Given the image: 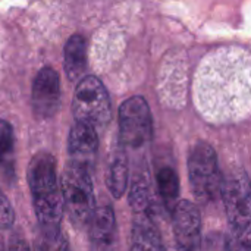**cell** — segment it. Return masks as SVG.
I'll return each instance as SVG.
<instances>
[{
	"label": "cell",
	"mask_w": 251,
	"mask_h": 251,
	"mask_svg": "<svg viewBox=\"0 0 251 251\" xmlns=\"http://www.w3.org/2000/svg\"><path fill=\"white\" fill-rule=\"evenodd\" d=\"M250 59L241 47L215 50L197 74V101L203 115L215 121L241 116L250 104Z\"/></svg>",
	"instance_id": "1"
},
{
	"label": "cell",
	"mask_w": 251,
	"mask_h": 251,
	"mask_svg": "<svg viewBox=\"0 0 251 251\" xmlns=\"http://www.w3.org/2000/svg\"><path fill=\"white\" fill-rule=\"evenodd\" d=\"M26 176L40 232L47 235L59 234L63 218V200L54 157L50 153H37L28 165Z\"/></svg>",
	"instance_id": "2"
},
{
	"label": "cell",
	"mask_w": 251,
	"mask_h": 251,
	"mask_svg": "<svg viewBox=\"0 0 251 251\" xmlns=\"http://www.w3.org/2000/svg\"><path fill=\"white\" fill-rule=\"evenodd\" d=\"M59 184L63 210L68 212L72 225L79 229L87 228L97 207L91 175L68 163Z\"/></svg>",
	"instance_id": "3"
},
{
	"label": "cell",
	"mask_w": 251,
	"mask_h": 251,
	"mask_svg": "<svg viewBox=\"0 0 251 251\" xmlns=\"http://www.w3.org/2000/svg\"><path fill=\"white\" fill-rule=\"evenodd\" d=\"M72 112L76 124L90 126L93 131H103L112 115L110 99L103 82L96 76H84L75 87Z\"/></svg>",
	"instance_id": "4"
},
{
	"label": "cell",
	"mask_w": 251,
	"mask_h": 251,
	"mask_svg": "<svg viewBox=\"0 0 251 251\" xmlns=\"http://www.w3.org/2000/svg\"><path fill=\"white\" fill-rule=\"evenodd\" d=\"M188 176L191 191L201 204H207L219 196L222 176L216 151L209 143L199 141L191 147L188 154Z\"/></svg>",
	"instance_id": "5"
},
{
	"label": "cell",
	"mask_w": 251,
	"mask_h": 251,
	"mask_svg": "<svg viewBox=\"0 0 251 251\" xmlns=\"http://www.w3.org/2000/svg\"><path fill=\"white\" fill-rule=\"evenodd\" d=\"M119 137L122 146L140 149L151 138V112L149 103L134 96L119 107Z\"/></svg>",
	"instance_id": "6"
},
{
	"label": "cell",
	"mask_w": 251,
	"mask_h": 251,
	"mask_svg": "<svg viewBox=\"0 0 251 251\" xmlns=\"http://www.w3.org/2000/svg\"><path fill=\"white\" fill-rule=\"evenodd\" d=\"M221 194L229 221V229L240 234H251L250 181L247 174L241 169L234 172L222 182Z\"/></svg>",
	"instance_id": "7"
},
{
	"label": "cell",
	"mask_w": 251,
	"mask_h": 251,
	"mask_svg": "<svg viewBox=\"0 0 251 251\" xmlns=\"http://www.w3.org/2000/svg\"><path fill=\"white\" fill-rule=\"evenodd\" d=\"M60 97L62 91L59 74L50 66L43 68L32 82L31 104L34 115L38 119L53 118L60 107Z\"/></svg>",
	"instance_id": "8"
},
{
	"label": "cell",
	"mask_w": 251,
	"mask_h": 251,
	"mask_svg": "<svg viewBox=\"0 0 251 251\" xmlns=\"http://www.w3.org/2000/svg\"><path fill=\"white\" fill-rule=\"evenodd\" d=\"M171 213L176 247L182 251L197 250L201 241V216L197 206L188 200H179Z\"/></svg>",
	"instance_id": "9"
},
{
	"label": "cell",
	"mask_w": 251,
	"mask_h": 251,
	"mask_svg": "<svg viewBox=\"0 0 251 251\" xmlns=\"http://www.w3.org/2000/svg\"><path fill=\"white\" fill-rule=\"evenodd\" d=\"M69 165L93 175L99 154V137L90 126L76 124L72 126L68 138Z\"/></svg>",
	"instance_id": "10"
},
{
	"label": "cell",
	"mask_w": 251,
	"mask_h": 251,
	"mask_svg": "<svg viewBox=\"0 0 251 251\" xmlns=\"http://www.w3.org/2000/svg\"><path fill=\"white\" fill-rule=\"evenodd\" d=\"M129 206L135 215V219H147L154 222L159 215V204L146 168L138 169L132 178L129 188Z\"/></svg>",
	"instance_id": "11"
},
{
	"label": "cell",
	"mask_w": 251,
	"mask_h": 251,
	"mask_svg": "<svg viewBox=\"0 0 251 251\" xmlns=\"http://www.w3.org/2000/svg\"><path fill=\"white\" fill-rule=\"evenodd\" d=\"M87 228L93 247L100 251L107 250L113 244L116 234V219L113 209L110 206L96 207Z\"/></svg>",
	"instance_id": "12"
},
{
	"label": "cell",
	"mask_w": 251,
	"mask_h": 251,
	"mask_svg": "<svg viewBox=\"0 0 251 251\" xmlns=\"http://www.w3.org/2000/svg\"><path fill=\"white\" fill-rule=\"evenodd\" d=\"M87 40L81 34H74L63 53V71L71 82H79L85 76L87 71Z\"/></svg>",
	"instance_id": "13"
},
{
	"label": "cell",
	"mask_w": 251,
	"mask_h": 251,
	"mask_svg": "<svg viewBox=\"0 0 251 251\" xmlns=\"http://www.w3.org/2000/svg\"><path fill=\"white\" fill-rule=\"evenodd\" d=\"M128 160L124 149H118L112 153L106 168V185L115 199L122 197L128 185Z\"/></svg>",
	"instance_id": "14"
},
{
	"label": "cell",
	"mask_w": 251,
	"mask_h": 251,
	"mask_svg": "<svg viewBox=\"0 0 251 251\" xmlns=\"http://www.w3.org/2000/svg\"><path fill=\"white\" fill-rule=\"evenodd\" d=\"M129 251H165L154 222L147 219H134Z\"/></svg>",
	"instance_id": "15"
},
{
	"label": "cell",
	"mask_w": 251,
	"mask_h": 251,
	"mask_svg": "<svg viewBox=\"0 0 251 251\" xmlns=\"http://www.w3.org/2000/svg\"><path fill=\"white\" fill-rule=\"evenodd\" d=\"M159 197L166 210L172 212L179 201V178L174 166L162 165L156 172Z\"/></svg>",
	"instance_id": "16"
},
{
	"label": "cell",
	"mask_w": 251,
	"mask_h": 251,
	"mask_svg": "<svg viewBox=\"0 0 251 251\" xmlns=\"http://www.w3.org/2000/svg\"><path fill=\"white\" fill-rule=\"evenodd\" d=\"M0 168L7 178L15 172V134L7 121L0 119Z\"/></svg>",
	"instance_id": "17"
},
{
	"label": "cell",
	"mask_w": 251,
	"mask_h": 251,
	"mask_svg": "<svg viewBox=\"0 0 251 251\" xmlns=\"http://www.w3.org/2000/svg\"><path fill=\"white\" fill-rule=\"evenodd\" d=\"M35 251H71L68 240L62 231L59 234L47 235L40 232L35 240Z\"/></svg>",
	"instance_id": "18"
},
{
	"label": "cell",
	"mask_w": 251,
	"mask_h": 251,
	"mask_svg": "<svg viewBox=\"0 0 251 251\" xmlns=\"http://www.w3.org/2000/svg\"><path fill=\"white\" fill-rule=\"evenodd\" d=\"M226 249L228 251H251V234H240L229 229Z\"/></svg>",
	"instance_id": "19"
},
{
	"label": "cell",
	"mask_w": 251,
	"mask_h": 251,
	"mask_svg": "<svg viewBox=\"0 0 251 251\" xmlns=\"http://www.w3.org/2000/svg\"><path fill=\"white\" fill-rule=\"evenodd\" d=\"M15 222V212L10 201L0 190V231L9 229Z\"/></svg>",
	"instance_id": "20"
},
{
	"label": "cell",
	"mask_w": 251,
	"mask_h": 251,
	"mask_svg": "<svg viewBox=\"0 0 251 251\" xmlns=\"http://www.w3.org/2000/svg\"><path fill=\"white\" fill-rule=\"evenodd\" d=\"M6 251H29V247L21 237H13L9 241V246L6 247Z\"/></svg>",
	"instance_id": "21"
},
{
	"label": "cell",
	"mask_w": 251,
	"mask_h": 251,
	"mask_svg": "<svg viewBox=\"0 0 251 251\" xmlns=\"http://www.w3.org/2000/svg\"><path fill=\"white\" fill-rule=\"evenodd\" d=\"M0 251H6L4 243H3V240H1V238H0Z\"/></svg>",
	"instance_id": "22"
}]
</instances>
